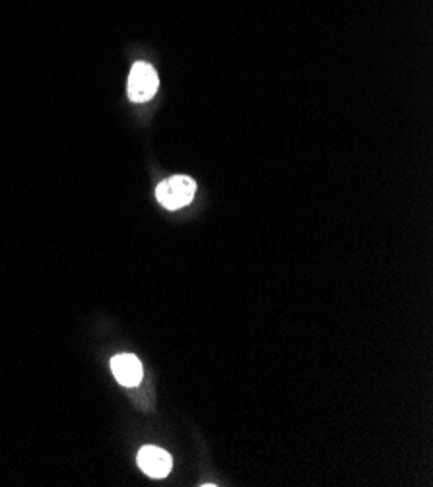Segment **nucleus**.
Listing matches in <instances>:
<instances>
[{"mask_svg": "<svg viewBox=\"0 0 433 487\" xmlns=\"http://www.w3.org/2000/svg\"><path fill=\"white\" fill-rule=\"evenodd\" d=\"M194 192H197V183L187 175H176L159 183L156 197L164 208L179 210L192 202Z\"/></svg>", "mask_w": 433, "mask_h": 487, "instance_id": "1", "label": "nucleus"}, {"mask_svg": "<svg viewBox=\"0 0 433 487\" xmlns=\"http://www.w3.org/2000/svg\"><path fill=\"white\" fill-rule=\"evenodd\" d=\"M159 88L158 72L148 62H136L128 76V97L135 103L150 101Z\"/></svg>", "mask_w": 433, "mask_h": 487, "instance_id": "2", "label": "nucleus"}, {"mask_svg": "<svg viewBox=\"0 0 433 487\" xmlns=\"http://www.w3.org/2000/svg\"><path fill=\"white\" fill-rule=\"evenodd\" d=\"M111 371L118 381V385L128 386V388L140 385V381H143L144 377L143 363H140L138 357L133 353L115 355L111 360Z\"/></svg>", "mask_w": 433, "mask_h": 487, "instance_id": "3", "label": "nucleus"}, {"mask_svg": "<svg viewBox=\"0 0 433 487\" xmlns=\"http://www.w3.org/2000/svg\"><path fill=\"white\" fill-rule=\"evenodd\" d=\"M138 467L150 478L161 480L171 472V457L158 447H143L138 452Z\"/></svg>", "mask_w": 433, "mask_h": 487, "instance_id": "4", "label": "nucleus"}]
</instances>
